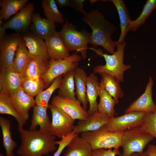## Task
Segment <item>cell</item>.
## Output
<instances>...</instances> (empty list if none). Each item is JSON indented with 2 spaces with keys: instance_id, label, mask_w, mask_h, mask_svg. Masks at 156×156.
<instances>
[{
  "instance_id": "cell-39",
  "label": "cell",
  "mask_w": 156,
  "mask_h": 156,
  "mask_svg": "<svg viewBox=\"0 0 156 156\" xmlns=\"http://www.w3.org/2000/svg\"><path fill=\"white\" fill-rule=\"evenodd\" d=\"M117 155H121L119 150L100 148L93 150L92 156H116Z\"/></svg>"
},
{
  "instance_id": "cell-20",
  "label": "cell",
  "mask_w": 156,
  "mask_h": 156,
  "mask_svg": "<svg viewBox=\"0 0 156 156\" xmlns=\"http://www.w3.org/2000/svg\"><path fill=\"white\" fill-rule=\"evenodd\" d=\"M67 147L63 156H92L93 150L90 144L78 135L71 140Z\"/></svg>"
},
{
  "instance_id": "cell-21",
  "label": "cell",
  "mask_w": 156,
  "mask_h": 156,
  "mask_svg": "<svg viewBox=\"0 0 156 156\" xmlns=\"http://www.w3.org/2000/svg\"><path fill=\"white\" fill-rule=\"evenodd\" d=\"M88 75L85 70L78 67L75 70V92L77 99L87 111L88 102L86 96V81Z\"/></svg>"
},
{
  "instance_id": "cell-3",
  "label": "cell",
  "mask_w": 156,
  "mask_h": 156,
  "mask_svg": "<svg viewBox=\"0 0 156 156\" xmlns=\"http://www.w3.org/2000/svg\"><path fill=\"white\" fill-rule=\"evenodd\" d=\"M126 45L125 42L122 43L117 42L116 51L111 54L103 53L100 49L93 47L88 48L94 51L97 55L103 57L105 61L104 65H99L94 66L93 73L95 74L108 73L114 77L120 83L123 82L124 72L131 68L130 65L125 64L123 62Z\"/></svg>"
},
{
  "instance_id": "cell-34",
  "label": "cell",
  "mask_w": 156,
  "mask_h": 156,
  "mask_svg": "<svg viewBox=\"0 0 156 156\" xmlns=\"http://www.w3.org/2000/svg\"><path fill=\"white\" fill-rule=\"evenodd\" d=\"M156 8V0H147L139 16L135 20L130 21L129 31H136L140 26L144 23L146 19Z\"/></svg>"
},
{
  "instance_id": "cell-2",
  "label": "cell",
  "mask_w": 156,
  "mask_h": 156,
  "mask_svg": "<svg viewBox=\"0 0 156 156\" xmlns=\"http://www.w3.org/2000/svg\"><path fill=\"white\" fill-rule=\"evenodd\" d=\"M92 30L90 44L93 47H103L108 53L113 54L115 51L117 41L113 40L112 35L116 27L107 20L103 14L97 10L88 13L82 19Z\"/></svg>"
},
{
  "instance_id": "cell-32",
  "label": "cell",
  "mask_w": 156,
  "mask_h": 156,
  "mask_svg": "<svg viewBox=\"0 0 156 156\" xmlns=\"http://www.w3.org/2000/svg\"><path fill=\"white\" fill-rule=\"evenodd\" d=\"M0 113L8 114L14 117L19 127H23L27 121L17 112L12 103L10 96L0 92Z\"/></svg>"
},
{
  "instance_id": "cell-6",
  "label": "cell",
  "mask_w": 156,
  "mask_h": 156,
  "mask_svg": "<svg viewBox=\"0 0 156 156\" xmlns=\"http://www.w3.org/2000/svg\"><path fill=\"white\" fill-rule=\"evenodd\" d=\"M123 132H110L101 128L96 131L82 133L81 136L90 143L93 150L113 148L119 150Z\"/></svg>"
},
{
  "instance_id": "cell-33",
  "label": "cell",
  "mask_w": 156,
  "mask_h": 156,
  "mask_svg": "<svg viewBox=\"0 0 156 156\" xmlns=\"http://www.w3.org/2000/svg\"><path fill=\"white\" fill-rule=\"evenodd\" d=\"M41 5L47 19L55 23H64L63 14L58 10L55 1L42 0Z\"/></svg>"
},
{
  "instance_id": "cell-9",
  "label": "cell",
  "mask_w": 156,
  "mask_h": 156,
  "mask_svg": "<svg viewBox=\"0 0 156 156\" xmlns=\"http://www.w3.org/2000/svg\"><path fill=\"white\" fill-rule=\"evenodd\" d=\"M146 113L133 111L110 119L101 128L110 132L124 131L131 128L140 127L142 125Z\"/></svg>"
},
{
  "instance_id": "cell-10",
  "label": "cell",
  "mask_w": 156,
  "mask_h": 156,
  "mask_svg": "<svg viewBox=\"0 0 156 156\" xmlns=\"http://www.w3.org/2000/svg\"><path fill=\"white\" fill-rule=\"evenodd\" d=\"M22 35L16 33L6 35L0 40V70L11 68Z\"/></svg>"
},
{
  "instance_id": "cell-38",
  "label": "cell",
  "mask_w": 156,
  "mask_h": 156,
  "mask_svg": "<svg viewBox=\"0 0 156 156\" xmlns=\"http://www.w3.org/2000/svg\"><path fill=\"white\" fill-rule=\"evenodd\" d=\"M77 135H78L73 131L70 134L63 137L60 140L55 141V143L58 145V147L53 156H60L63 150L67 146L71 140Z\"/></svg>"
},
{
  "instance_id": "cell-41",
  "label": "cell",
  "mask_w": 156,
  "mask_h": 156,
  "mask_svg": "<svg viewBox=\"0 0 156 156\" xmlns=\"http://www.w3.org/2000/svg\"><path fill=\"white\" fill-rule=\"evenodd\" d=\"M145 152L148 156H156V146L149 145L147 150Z\"/></svg>"
},
{
  "instance_id": "cell-26",
  "label": "cell",
  "mask_w": 156,
  "mask_h": 156,
  "mask_svg": "<svg viewBox=\"0 0 156 156\" xmlns=\"http://www.w3.org/2000/svg\"><path fill=\"white\" fill-rule=\"evenodd\" d=\"M47 107L36 105L33 107L32 118L29 130H36L38 126L39 130L43 131H48L51 122L47 115Z\"/></svg>"
},
{
  "instance_id": "cell-45",
  "label": "cell",
  "mask_w": 156,
  "mask_h": 156,
  "mask_svg": "<svg viewBox=\"0 0 156 156\" xmlns=\"http://www.w3.org/2000/svg\"><path fill=\"white\" fill-rule=\"evenodd\" d=\"M0 156H5L2 153H0Z\"/></svg>"
},
{
  "instance_id": "cell-36",
  "label": "cell",
  "mask_w": 156,
  "mask_h": 156,
  "mask_svg": "<svg viewBox=\"0 0 156 156\" xmlns=\"http://www.w3.org/2000/svg\"><path fill=\"white\" fill-rule=\"evenodd\" d=\"M23 90L29 95L36 96L45 88L40 78H24L21 86Z\"/></svg>"
},
{
  "instance_id": "cell-42",
  "label": "cell",
  "mask_w": 156,
  "mask_h": 156,
  "mask_svg": "<svg viewBox=\"0 0 156 156\" xmlns=\"http://www.w3.org/2000/svg\"><path fill=\"white\" fill-rule=\"evenodd\" d=\"M55 1L57 5L60 7L70 5V0H56Z\"/></svg>"
},
{
  "instance_id": "cell-35",
  "label": "cell",
  "mask_w": 156,
  "mask_h": 156,
  "mask_svg": "<svg viewBox=\"0 0 156 156\" xmlns=\"http://www.w3.org/2000/svg\"><path fill=\"white\" fill-rule=\"evenodd\" d=\"M63 75L56 78L46 89L42 91L36 96L35 99L36 105L48 108L49 100L53 92L60 88Z\"/></svg>"
},
{
  "instance_id": "cell-7",
  "label": "cell",
  "mask_w": 156,
  "mask_h": 156,
  "mask_svg": "<svg viewBox=\"0 0 156 156\" xmlns=\"http://www.w3.org/2000/svg\"><path fill=\"white\" fill-rule=\"evenodd\" d=\"M81 59V56L74 53L62 59H50L48 69L40 78L45 88L49 86L58 77L76 69Z\"/></svg>"
},
{
  "instance_id": "cell-4",
  "label": "cell",
  "mask_w": 156,
  "mask_h": 156,
  "mask_svg": "<svg viewBox=\"0 0 156 156\" xmlns=\"http://www.w3.org/2000/svg\"><path fill=\"white\" fill-rule=\"evenodd\" d=\"M59 33L69 51L79 52L82 58H86L88 49V44L91 42V33L85 29L77 30L76 27L67 20L65 21Z\"/></svg>"
},
{
  "instance_id": "cell-29",
  "label": "cell",
  "mask_w": 156,
  "mask_h": 156,
  "mask_svg": "<svg viewBox=\"0 0 156 156\" xmlns=\"http://www.w3.org/2000/svg\"><path fill=\"white\" fill-rule=\"evenodd\" d=\"M101 77L102 81L106 90L113 97L116 104L119 102V99L122 97L124 92L120 86V82L112 75L107 73L99 74Z\"/></svg>"
},
{
  "instance_id": "cell-11",
  "label": "cell",
  "mask_w": 156,
  "mask_h": 156,
  "mask_svg": "<svg viewBox=\"0 0 156 156\" xmlns=\"http://www.w3.org/2000/svg\"><path fill=\"white\" fill-rule=\"evenodd\" d=\"M34 9V4L28 2L12 18L4 22L3 26L6 29H12L19 34L26 32L31 25Z\"/></svg>"
},
{
  "instance_id": "cell-25",
  "label": "cell",
  "mask_w": 156,
  "mask_h": 156,
  "mask_svg": "<svg viewBox=\"0 0 156 156\" xmlns=\"http://www.w3.org/2000/svg\"><path fill=\"white\" fill-rule=\"evenodd\" d=\"M99 96L100 100L98 105V111L104 114L110 119H112L114 117V107L116 104L113 97L105 89L101 80Z\"/></svg>"
},
{
  "instance_id": "cell-30",
  "label": "cell",
  "mask_w": 156,
  "mask_h": 156,
  "mask_svg": "<svg viewBox=\"0 0 156 156\" xmlns=\"http://www.w3.org/2000/svg\"><path fill=\"white\" fill-rule=\"evenodd\" d=\"M0 126L2 134L3 145L5 150L6 156H14L13 151L16 147L17 144L12 137L10 131L11 123L8 120L0 116Z\"/></svg>"
},
{
  "instance_id": "cell-37",
  "label": "cell",
  "mask_w": 156,
  "mask_h": 156,
  "mask_svg": "<svg viewBox=\"0 0 156 156\" xmlns=\"http://www.w3.org/2000/svg\"><path fill=\"white\" fill-rule=\"evenodd\" d=\"M140 127L143 131L151 134L156 139V110L146 113Z\"/></svg>"
},
{
  "instance_id": "cell-43",
  "label": "cell",
  "mask_w": 156,
  "mask_h": 156,
  "mask_svg": "<svg viewBox=\"0 0 156 156\" xmlns=\"http://www.w3.org/2000/svg\"><path fill=\"white\" fill-rule=\"evenodd\" d=\"M3 23L2 20H0V40L3 38L6 35L5 32L7 29L2 26Z\"/></svg>"
},
{
  "instance_id": "cell-5",
  "label": "cell",
  "mask_w": 156,
  "mask_h": 156,
  "mask_svg": "<svg viewBox=\"0 0 156 156\" xmlns=\"http://www.w3.org/2000/svg\"><path fill=\"white\" fill-rule=\"evenodd\" d=\"M154 138L151 134L143 131L140 127L125 130L121 140L123 152L120 156H129L134 153L143 152L148 144Z\"/></svg>"
},
{
  "instance_id": "cell-15",
  "label": "cell",
  "mask_w": 156,
  "mask_h": 156,
  "mask_svg": "<svg viewBox=\"0 0 156 156\" xmlns=\"http://www.w3.org/2000/svg\"><path fill=\"white\" fill-rule=\"evenodd\" d=\"M105 114L97 111L89 114L86 120H79L77 125H74L73 131L78 135L82 133L97 131L109 121Z\"/></svg>"
},
{
  "instance_id": "cell-16",
  "label": "cell",
  "mask_w": 156,
  "mask_h": 156,
  "mask_svg": "<svg viewBox=\"0 0 156 156\" xmlns=\"http://www.w3.org/2000/svg\"><path fill=\"white\" fill-rule=\"evenodd\" d=\"M10 96L16 111L23 118L28 120L29 110L36 105L34 97L26 93L21 87Z\"/></svg>"
},
{
  "instance_id": "cell-40",
  "label": "cell",
  "mask_w": 156,
  "mask_h": 156,
  "mask_svg": "<svg viewBox=\"0 0 156 156\" xmlns=\"http://www.w3.org/2000/svg\"><path fill=\"white\" fill-rule=\"evenodd\" d=\"M85 1L84 0H70V6L75 11L81 12L86 16L88 13L83 9V3Z\"/></svg>"
},
{
  "instance_id": "cell-14",
  "label": "cell",
  "mask_w": 156,
  "mask_h": 156,
  "mask_svg": "<svg viewBox=\"0 0 156 156\" xmlns=\"http://www.w3.org/2000/svg\"><path fill=\"white\" fill-rule=\"evenodd\" d=\"M23 79L22 73L11 68L0 70V92L10 96L21 87Z\"/></svg>"
},
{
  "instance_id": "cell-22",
  "label": "cell",
  "mask_w": 156,
  "mask_h": 156,
  "mask_svg": "<svg viewBox=\"0 0 156 156\" xmlns=\"http://www.w3.org/2000/svg\"><path fill=\"white\" fill-rule=\"evenodd\" d=\"M114 5L118 12L120 21L121 33L117 41L118 43L124 42L128 32L129 31L130 22L131 20L128 8L122 0H110Z\"/></svg>"
},
{
  "instance_id": "cell-28",
  "label": "cell",
  "mask_w": 156,
  "mask_h": 156,
  "mask_svg": "<svg viewBox=\"0 0 156 156\" xmlns=\"http://www.w3.org/2000/svg\"><path fill=\"white\" fill-rule=\"evenodd\" d=\"M75 70L69 71L63 75L59 88L58 96L65 98L77 100L75 92Z\"/></svg>"
},
{
  "instance_id": "cell-1",
  "label": "cell",
  "mask_w": 156,
  "mask_h": 156,
  "mask_svg": "<svg viewBox=\"0 0 156 156\" xmlns=\"http://www.w3.org/2000/svg\"><path fill=\"white\" fill-rule=\"evenodd\" d=\"M21 144L17 151L20 156L47 155L57 149L55 137L49 131L28 130L18 127Z\"/></svg>"
},
{
  "instance_id": "cell-23",
  "label": "cell",
  "mask_w": 156,
  "mask_h": 156,
  "mask_svg": "<svg viewBox=\"0 0 156 156\" xmlns=\"http://www.w3.org/2000/svg\"><path fill=\"white\" fill-rule=\"evenodd\" d=\"M99 83L97 76L94 73L88 76L86 81V96L89 104L88 112L89 114L98 111L97 99L99 96Z\"/></svg>"
},
{
  "instance_id": "cell-24",
  "label": "cell",
  "mask_w": 156,
  "mask_h": 156,
  "mask_svg": "<svg viewBox=\"0 0 156 156\" xmlns=\"http://www.w3.org/2000/svg\"><path fill=\"white\" fill-rule=\"evenodd\" d=\"M49 60L31 57L22 73L24 78H40L48 69Z\"/></svg>"
},
{
  "instance_id": "cell-27",
  "label": "cell",
  "mask_w": 156,
  "mask_h": 156,
  "mask_svg": "<svg viewBox=\"0 0 156 156\" xmlns=\"http://www.w3.org/2000/svg\"><path fill=\"white\" fill-rule=\"evenodd\" d=\"M28 0H1L0 18L3 21L8 20L28 2Z\"/></svg>"
},
{
  "instance_id": "cell-8",
  "label": "cell",
  "mask_w": 156,
  "mask_h": 156,
  "mask_svg": "<svg viewBox=\"0 0 156 156\" xmlns=\"http://www.w3.org/2000/svg\"><path fill=\"white\" fill-rule=\"evenodd\" d=\"M48 108L52 115V120L48 131L52 135L62 139L73 131L75 120L59 108L51 104Z\"/></svg>"
},
{
  "instance_id": "cell-18",
  "label": "cell",
  "mask_w": 156,
  "mask_h": 156,
  "mask_svg": "<svg viewBox=\"0 0 156 156\" xmlns=\"http://www.w3.org/2000/svg\"><path fill=\"white\" fill-rule=\"evenodd\" d=\"M31 57L49 59L44 40L28 31L22 36Z\"/></svg>"
},
{
  "instance_id": "cell-31",
  "label": "cell",
  "mask_w": 156,
  "mask_h": 156,
  "mask_svg": "<svg viewBox=\"0 0 156 156\" xmlns=\"http://www.w3.org/2000/svg\"><path fill=\"white\" fill-rule=\"evenodd\" d=\"M31 57L22 38L17 49L11 68L17 72L23 73Z\"/></svg>"
},
{
  "instance_id": "cell-12",
  "label": "cell",
  "mask_w": 156,
  "mask_h": 156,
  "mask_svg": "<svg viewBox=\"0 0 156 156\" xmlns=\"http://www.w3.org/2000/svg\"><path fill=\"white\" fill-rule=\"evenodd\" d=\"M51 104L62 110L74 120H85L89 115L88 111L77 99L74 100L56 95L53 98Z\"/></svg>"
},
{
  "instance_id": "cell-44",
  "label": "cell",
  "mask_w": 156,
  "mask_h": 156,
  "mask_svg": "<svg viewBox=\"0 0 156 156\" xmlns=\"http://www.w3.org/2000/svg\"><path fill=\"white\" fill-rule=\"evenodd\" d=\"M129 156H148L145 152H135L131 154Z\"/></svg>"
},
{
  "instance_id": "cell-19",
  "label": "cell",
  "mask_w": 156,
  "mask_h": 156,
  "mask_svg": "<svg viewBox=\"0 0 156 156\" xmlns=\"http://www.w3.org/2000/svg\"><path fill=\"white\" fill-rule=\"evenodd\" d=\"M31 23L29 28L31 32L44 40L56 31L55 23L47 18H42L38 13L33 14Z\"/></svg>"
},
{
  "instance_id": "cell-13",
  "label": "cell",
  "mask_w": 156,
  "mask_h": 156,
  "mask_svg": "<svg viewBox=\"0 0 156 156\" xmlns=\"http://www.w3.org/2000/svg\"><path fill=\"white\" fill-rule=\"evenodd\" d=\"M153 78L150 76L144 93L130 104L125 110V113L133 111L148 113L153 112L156 110V105L153 97Z\"/></svg>"
},
{
  "instance_id": "cell-17",
  "label": "cell",
  "mask_w": 156,
  "mask_h": 156,
  "mask_svg": "<svg viewBox=\"0 0 156 156\" xmlns=\"http://www.w3.org/2000/svg\"><path fill=\"white\" fill-rule=\"evenodd\" d=\"M44 40L50 59L55 60L62 59L70 55L59 32L55 31Z\"/></svg>"
}]
</instances>
